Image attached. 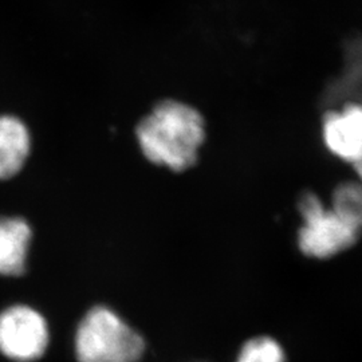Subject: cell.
Segmentation results:
<instances>
[{"mask_svg":"<svg viewBox=\"0 0 362 362\" xmlns=\"http://www.w3.org/2000/svg\"><path fill=\"white\" fill-rule=\"evenodd\" d=\"M31 152V134L26 124L13 115L0 116V180L15 177Z\"/></svg>","mask_w":362,"mask_h":362,"instance_id":"8992f818","label":"cell"},{"mask_svg":"<svg viewBox=\"0 0 362 362\" xmlns=\"http://www.w3.org/2000/svg\"><path fill=\"white\" fill-rule=\"evenodd\" d=\"M136 137L148 161L173 172H184L199 160V151L206 140V122L194 106L165 100L140 121Z\"/></svg>","mask_w":362,"mask_h":362,"instance_id":"6da1fadb","label":"cell"},{"mask_svg":"<svg viewBox=\"0 0 362 362\" xmlns=\"http://www.w3.org/2000/svg\"><path fill=\"white\" fill-rule=\"evenodd\" d=\"M332 208L339 216L362 230V182L346 181L337 187Z\"/></svg>","mask_w":362,"mask_h":362,"instance_id":"ba28073f","label":"cell"},{"mask_svg":"<svg viewBox=\"0 0 362 362\" xmlns=\"http://www.w3.org/2000/svg\"><path fill=\"white\" fill-rule=\"evenodd\" d=\"M33 230L23 218L0 219V275L18 276L26 270Z\"/></svg>","mask_w":362,"mask_h":362,"instance_id":"52a82bcc","label":"cell"},{"mask_svg":"<svg viewBox=\"0 0 362 362\" xmlns=\"http://www.w3.org/2000/svg\"><path fill=\"white\" fill-rule=\"evenodd\" d=\"M299 214L303 224L298 233V246L311 258L336 257L354 246L361 236L362 230L326 207L313 192L300 197Z\"/></svg>","mask_w":362,"mask_h":362,"instance_id":"3957f363","label":"cell"},{"mask_svg":"<svg viewBox=\"0 0 362 362\" xmlns=\"http://www.w3.org/2000/svg\"><path fill=\"white\" fill-rule=\"evenodd\" d=\"M322 137L326 148L338 158L356 164L362 158V104H350L327 113Z\"/></svg>","mask_w":362,"mask_h":362,"instance_id":"5b68a950","label":"cell"},{"mask_svg":"<svg viewBox=\"0 0 362 362\" xmlns=\"http://www.w3.org/2000/svg\"><path fill=\"white\" fill-rule=\"evenodd\" d=\"M353 165H354V169H356V172H357V175H358V177H360V180L362 182V158L358 160L356 164H353Z\"/></svg>","mask_w":362,"mask_h":362,"instance_id":"30bf717a","label":"cell"},{"mask_svg":"<svg viewBox=\"0 0 362 362\" xmlns=\"http://www.w3.org/2000/svg\"><path fill=\"white\" fill-rule=\"evenodd\" d=\"M49 345V327L42 314L18 305L0 313V353L16 362L40 358Z\"/></svg>","mask_w":362,"mask_h":362,"instance_id":"277c9868","label":"cell"},{"mask_svg":"<svg viewBox=\"0 0 362 362\" xmlns=\"http://www.w3.org/2000/svg\"><path fill=\"white\" fill-rule=\"evenodd\" d=\"M236 362H286L285 351L270 337H258L245 344Z\"/></svg>","mask_w":362,"mask_h":362,"instance_id":"9c48e42d","label":"cell"},{"mask_svg":"<svg viewBox=\"0 0 362 362\" xmlns=\"http://www.w3.org/2000/svg\"><path fill=\"white\" fill-rule=\"evenodd\" d=\"M76 353L79 362H139L145 341L117 313L98 306L78 326Z\"/></svg>","mask_w":362,"mask_h":362,"instance_id":"7a4b0ae2","label":"cell"}]
</instances>
